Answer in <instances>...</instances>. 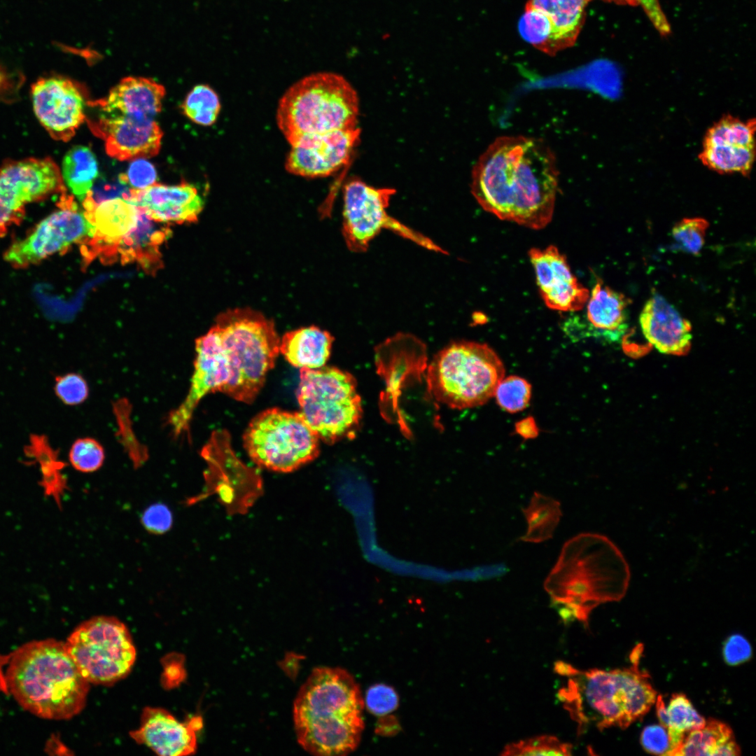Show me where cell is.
I'll return each mask as SVG.
<instances>
[{"instance_id": "obj_34", "label": "cell", "mask_w": 756, "mask_h": 756, "mask_svg": "<svg viewBox=\"0 0 756 756\" xmlns=\"http://www.w3.org/2000/svg\"><path fill=\"white\" fill-rule=\"evenodd\" d=\"M667 732L672 755L688 732L702 727L706 720L698 713L690 699L683 694H673L666 708Z\"/></svg>"}, {"instance_id": "obj_29", "label": "cell", "mask_w": 756, "mask_h": 756, "mask_svg": "<svg viewBox=\"0 0 756 756\" xmlns=\"http://www.w3.org/2000/svg\"><path fill=\"white\" fill-rule=\"evenodd\" d=\"M741 749L732 729L725 723L710 718L705 724L685 734L671 756L739 755Z\"/></svg>"}, {"instance_id": "obj_9", "label": "cell", "mask_w": 756, "mask_h": 756, "mask_svg": "<svg viewBox=\"0 0 756 756\" xmlns=\"http://www.w3.org/2000/svg\"><path fill=\"white\" fill-rule=\"evenodd\" d=\"M297 399L299 413L319 440L332 444L355 435L362 407L349 372L328 366L301 368Z\"/></svg>"}, {"instance_id": "obj_41", "label": "cell", "mask_w": 756, "mask_h": 756, "mask_svg": "<svg viewBox=\"0 0 756 756\" xmlns=\"http://www.w3.org/2000/svg\"><path fill=\"white\" fill-rule=\"evenodd\" d=\"M708 226L701 218H683L673 226L672 237L680 249L696 255L704 246Z\"/></svg>"}, {"instance_id": "obj_5", "label": "cell", "mask_w": 756, "mask_h": 756, "mask_svg": "<svg viewBox=\"0 0 756 756\" xmlns=\"http://www.w3.org/2000/svg\"><path fill=\"white\" fill-rule=\"evenodd\" d=\"M620 566L617 550L606 537L580 533L568 540L544 583L562 620L587 626L598 605L620 598Z\"/></svg>"}, {"instance_id": "obj_7", "label": "cell", "mask_w": 756, "mask_h": 756, "mask_svg": "<svg viewBox=\"0 0 756 756\" xmlns=\"http://www.w3.org/2000/svg\"><path fill=\"white\" fill-rule=\"evenodd\" d=\"M214 326L230 371V380L220 392L252 403L280 353L275 325L255 310L235 308L220 314Z\"/></svg>"}, {"instance_id": "obj_45", "label": "cell", "mask_w": 756, "mask_h": 756, "mask_svg": "<svg viewBox=\"0 0 756 756\" xmlns=\"http://www.w3.org/2000/svg\"><path fill=\"white\" fill-rule=\"evenodd\" d=\"M118 179L132 189L141 190L156 183L157 172L146 158H137L130 164L126 174L119 175Z\"/></svg>"}, {"instance_id": "obj_25", "label": "cell", "mask_w": 756, "mask_h": 756, "mask_svg": "<svg viewBox=\"0 0 756 756\" xmlns=\"http://www.w3.org/2000/svg\"><path fill=\"white\" fill-rule=\"evenodd\" d=\"M164 95V86L153 79L129 76L115 85L99 105L104 114L155 118Z\"/></svg>"}, {"instance_id": "obj_22", "label": "cell", "mask_w": 756, "mask_h": 756, "mask_svg": "<svg viewBox=\"0 0 756 756\" xmlns=\"http://www.w3.org/2000/svg\"><path fill=\"white\" fill-rule=\"evenodd\" d=\"M128 201L154 220L179 223L195 222L204 203L197 188L186 181L175 186L155 183L141 190L132 188Z\"/></svg>"}, {"instance_id": "obj_19", "label": "cell", "mask_w": 756, "mask_h": 756, "mask_svg": "<svg viewBox=\"0 0 756 756\" xmlns=\"http://www.w3.org/2000/svg\"><path fill=\"white\" fill-rule=\"evenodd\" d=\"M90 126L104 140L106 153L118 160L153 157L161 147L162 131L154 118L104 113Z\"/></svg>"}, {"instance_id": "obj_44", "label": "cell", "mask_w": 756, "mask_h": 756, "mask_svg": "<svg viewBox=\"0 0 756 756\" xmlns=\"http://www.w3.org/2000/svg\"><path fill=\"white\" fill-rule=\"evenodd\" d=\"M55 391L65 404L75 405L83 402L88 396V386L79 374L70 373L56 378Z\"/></svg>"}, {"instance_id": "obj_23", "label": "cell", "mask_w": 756, "mask_h": 756, "mask_svg": "<svg viewBox=\"0 0 756 756\" xmlns=\"http://www.w3.org/2000/svg\"><path fill=\"white\" fill-rule=\"evenodd\" d=\"M639 323L645 339L659 352L683 356L689 351L691 324L660 294L654 293L647 300Z\"/></svg>"}, {"instance_id": "obj_26", "label": "cell", "mask_w": 756, "mask_h": 756, "mask_svg": "<svg viewBox=\"0 0 756 756\" xmlns=\"http://www.w3.org/2000/svg\"><path fill=\"white\" fill-rule=\"evenodd\" d=\"M584 318L588 335L617 341L627 329L629 301L622 293L598 281L586 302Z\"/></svg>"}, {"instance_id": "obj_6", "label": "cell", "mask_w": 756, "mask_h": 756, "mask_svg": "<svg viewBox=\"0 0 756 756\" xmlns=\"http://www.w3.org/2000/svg\"><path fill=\"white\" fill-rule=\"evenodd\" d=\"M357 93L342 76L307 75L288 88L276 109L278 127L290 145L313 135L358 127Z\"/></svg>"}, {"instance_id": "obj_16", "label": "cell", "mask_w": 756, "mask_h": 756, "mask_svg": "<svg viewBox=\"0 0 756 756\" xmlns=\"http://www.w3.org/2000/svg\"><path fill=\"white\" fill-rule=\"evenodd\" d=\"M195 350V368L188 393L168 417V424L175 437L188 431L193 412L202 398L210 392H220L230 377L227 359L214 326L197 339Z\"/></svg>"}, {"instance_id": "obj_36", "label": "cell", "mask_w": 756, "mask_h": 756, "mask_svg": "<svg viewBox=\"0 0 756 756\" xmlns=\"http://www.w3.org/2000/svg\"><path fill=\"white\" fill-rule=\"evenodd\" d=\"M755 120L743 121L726 115L706 132L703 141L705 145H731L755 146Z\"/></svg>"}, {"instance_id": "obj_3", "label": "cell", "mask_w": 756, "mask_h": 756, "mask_svg": "<svg viewBox=\"0 0 756 756\" xmlns=\"http://www.w3.org/2000/svg\"><path fill=\"white\" fill-rule=\"evenodd\" d=\"M628 668L579 670L562 661L554 671L566 678L557 697L571 719L578 734L590 726L599 730L627 728L643 718L654 704L657 692L649 675L638 668L639 657H631Z\"/></svg>"}, {"instance_id": "obj_28", "label": "cell", "mask_w": 756, "mask_h": 756, "mask_svg": "<svg viewBox=\"0 0 756 756\" xmlns=\"http://www.w3.org/2000/svg\"><path fill=\"white\" fill-rule=\"evenodd\" d=\"M334 337L318 327H303L286 332L280 339L279 352L293 366L317 369L325 366Z\"/></svg>"}, {"instance_id": "obj_11", "label": "cell", "mask_w": 756, "mask_h": 756, "mask_svg": "<svg viewBox=\"0 0 756 756\" xmlns=\"http://www.w3.org/2000/svg\"><path fill=\"white\" fill-rule=\"evenodd\" d=\"M64 645L89 683L112 685L129 674L136 660V649L128 629L112 616L93 617L82 622Z\"/></svg>"}, {"instance_id": "obj_38", "label": "cell", "mask_w": 756, "mask_h": 756, "mask_svg": "<svg viewBox=\"0 0 756 756\" xmlns=\"http://www.w3.org/2000/svg\"><path fill=\"white\" fill-rule=\"evenodd\" d=\"M217 93L209 85H195L187 94L182 108L185 115L193 122L202 126L214 124L220 111Z\"/></svg>"}, {"instance_id": "obj_52", "label": "cell", "mask_w": 756, "mask_h": 756, "mask_svg": "<svg viewBox=\"0 0 756 756\" xmlns=\"http://www.w3.org/2000/svg\"><path fill=\"white\" fill-rule=\"evenodd\" d=\"M608 1H614V2L617 3V4H628L629 5H633V6L635 5V3L634 2L633 0H608Z\"/></svg>"}, {"instance_id": "obj_32", "label": "cell", "mask_w": 756, "mask_h": 756, "mask_svg": "<svg viewBox=\"0 0 756 756\" xmlns=\"http://www.w3.org/2000/svg\"><path fill=\"white\" fill-rule=\"evenodd\" d=\"M522 512L528 528L520 540L534 543L552 538L562 515L560 503L539 492L533 493L528 505Z\"/></svg>"}, {"instance_id": "obj_15", "label": "cell", "mask_w": 756, "mask_h": 756, "mask_svg": "<svg viewBox=\"0 0 756 756\" xmlns=\"http://www.w3.org/2000/svg\"><path fill=\"white\" fill-rule=\"evenodd\" d=\"M62 206L6 251L4 258L8 262L15 267H27L92 236V225L74 202L67 200Z\"/></svg>"}, {"instance_id": "obj_48", "label": "cell", "mask_w": 756, "mask_h": 756, "mask_svg": "<svg viewBox=\"0 0 756 756\" xmlns=\"http://www.w3.org/2000/svg\"><path fill=\"white\" fill-rule=\"evenodd\" d=\"M640 742L645 751L657 755H667L670 743L667 729L662 724L645 727L640 734Z\"/></svg>"}, {"instance_id": "obj_51", "label": "cell", "mask_w": 756, "mask_h": 756, "mask_svg": "<svg viewBox=\"0 0 756 756\" xmlns=\"http://www.w3.org/2000/svg\"><path fill=\"white\" fill-rule=\"evenodd\" d=\"M654 704L656 705L657 715L659 720L660 724L667 728L668 715L666 706L662 695L659 694L657 696Z\"/></svg>"}, {"instance_id": "obj_43", "label": "cell", "mask_w": 756, "mask_h": 756, "mask_svg": "<svg viewBox=\"0 0 756 756\" xmlns=\"http://www.w3.org/2000/svg\"><path fill=\"white\" fill-rule=\"evenodd\" d=\"M398 701V694L391 687L377 684L368 690L364 705L371 713L382 717L394 711Z\"/></svg>"}, {"instance_id": "obj_14", "label": "cell", "mask_w": 756, "mask_h": 756, "mask_svg": "<svg viewBox=\"0 0 756 756\" xmlns=\"http://www.w3.org/2000/svg\"><path fill=\"white\" fill-rule=\"evenodd\" d=\"M64 190L62 173L50 158H29L0 168V237L22 218L25 205Z\"/></svg>"}, {"instance_id": "obj_18", "label": "cell", "mask_w": 756, "mask_h": 756, "mask_svg": "<svg viewBox=\"0 0 756 756\" xmlns=\"http://www.w3.org/2000/svg\"><path fill=\"white\" fill-rule=\"evenodd\" d=\"M358 127L302 138L290 145L285 168L305 178L330 176L348 164L358 144Z\"/></svg>"}, {"instance_id": "obj_17", "label": "cell", "mask_w": 756, "mask_h": 756, "mask_svg": "<svg viewBox=\"0 0 756 756\" xmlns=\"http://www.w3.org/2000/svg\"><path fill=\"white\" fill-rule=\"evenodd\" d=\"M34 113L56 140L67 141L84 122L85 98L78 85L62 76L41 78L31 88Z\"/></svg>"}, {"instance_id": "obj_50", "label": "cell", "mask_w": 756, "mask_h": 756, "mask_svg": "<svg viewBox=\"0 0 756 756\" xmlns=\"http://www.w3.org/2000/svg\"><path fill=\"white\" fill-rule=\"evenodd\" d=\"M516 431L524 438H532L538 435V429L533 418L528 417L516 424Z\"/></svg>"}, {"instance_id": "obj_33", "label": "cell", "mask_w": 756, "mask_h": 756, "mask_svg": "<svg viewBox=\"0 0 756 756\" xmlns=\"http://www.w3.org/2000/svg\"><path fill=\"white\" fill-rule=\"evenodd\" d=\"M755 156V146L705 145L699 158L704 166L719 174L747 176L750 173Z\"/></svg>"}, {"instance_id": "obj_40", "label": "cell", "mask_w": 756, "mask_h": 756, "mask_svg": "<svg viewBox=\"0 0 756 756\" xmlns=\"http://www.w3.org/2000/svg\"><path fill=\"white\" fill-rule=\"evenodd\" d=\"M494 396L503 410L510 413L517 412L528 405L531 385L522 377L509 376L500 382Z\"/></svg>"}, {"instance_id": "obj_39", "label": "cell", "mask_w": 756, "mask_h": 756, "mask_svg": "<svg viewBox=\"0 0 756 756\" xmlns=\"http://www.w3.org/2000/svg\"><path fill=\"white\" fill-rule=\"evenodd\" d=\"M572 744L564 743L554 736L542 735L521 740L505 746L501 755H572Z\"/></svg>"}, {"instance_id": "obj_13", "label": "cell", "mask_w": 756, "mask_h": 756, "mask_svg": "<svg viewBox=\"0 0 756 756\" xmlns=\"http://www.w3.org/2000/svg\"><path fill=\"white\" fill-rule=\"evenodd\" d=\"M206 462L205 487L202 493L187 504H194L209 496L216 495L229 514L245 512L262 493V481L257 472L242 463L234 454L229 437L224 432L213 433L203 448Z\"/></svg>"}, {"instance_id": "obj_49", "label": "cell", "mask_w": 756, "mask_h": 756, "mask_svg": "<svg viewBox=\"0 0 756 756\" xmlns=\"http://www.w3.org/2000/svg\"><path fill=\"white\" fill-rule=\"evenodd\" d=\"M635 5H640L656 29L662 34L671 32L670 25L663 13L659 0H633Z\"/></svg>"}, {"instance_id": "obj_20", "label": "cell", "mask_w": 756, "mask_h": 756, "mask_svg": "<svg viewBox=\"0 0 756 756\" xmlns=\"http://www.w3.org/2000/svg\"><path fill=\"white\" fill-rule=\"evenodd\" d=\"M528 255L540 293L549 308L565 312L584 308L589 292L578 281L565 256L556 246L533 248Z\"/></svg>"}, {"instance_id": "obj_46", "label": "cell", "mask_w": 756, "mask_h": 756, "mask_svg": "<svg viewBox=\"0 0 756 756\" xmlns=\"http://www.w3.org/2000/svg\"><path fill=\"white\" fill-rule=\"evenodd\" d=\"M141 522L148 532L162 535L172 528L173 516L167 505L156 503L146 508L142 514Z\"/></svg>"}, {"instance_id": "obj_30", "label": "cell", "mask_w": 756, "mask_h": 756, "mask_svg": "<svg viewBox=\"0 0 756 756\" xmlns=\"http://www.w3.org/2000/svg\"><path fill=\"white\" fill-rule=\"evenodd\" d=\"M590 0H529L526 5L545 15L562 49L572 46L581 29Z\"/></svg>"}, {"instance_id": "obj_47", "label": "cell", "mask_w": 756, "mask_h": 756, "mask_svg": "<svg viewBox=\"0 0 756 756\" xmlns=\"http://www.w3.org/2000/svg\"><path fill=\"white\" fill-rule=\"evenodd\" d=\"M752 656L750 642L741 634H732L722 645V657L729 666H738L749 661Z\"/></svg>"}, {"instance_id": "obj_24", "label": "cell", "mask_w": 756, "mask_h": 756, "mask_svg": "<svg viewBox=\"0 0 756 756\" xmlns=\"http://www.w3.org/2000/svg\"><path fill=\"white\" fill-rule=\"evenodd\" d=\"M84 214L93 227L92 236L83 243L86 244L85 254L88 257L103 254L110 258L115 255L120 239L136 227L139 209L130 201L118 197L105 200L92 211Z\"/></svg>"}, {"instance_id": "obj_42", "label": "cell", "mask_w": 756, "mask_h": 756, "mask_svg": "<svg viewBox=\"0 0 756 756\" xmlns=\"http://www.w3.org/2000/svg\"><path fill=\"white\" fill-rule=\"evenodd\" d=\"M104 460L102 447L92 438L77 440L69 451L71 464L76 470L83 472L96 471L102 466Z\"/></svg>"}, {"instance_id": "obj_37", "label": "cell", "mask_w": 756, "mask_h": 756, "mask_svg": "<svg viewBox=\"0 0 756 756\" xmlns=\"http://www.w3.org/2000/svg\"><path fill=\"white\" fill-rule=\"evenodd\" d=\"M518 29L524 39L547 54L553 55L561 50L549 18L528 5Z\"/></svg>"}, {"instance_id": "obj_12", "label": "cell", "mask_w": 756, "mask_h": 756, "mask_svg": "<svg viewBox=\"0 0 756 756\" xmlns=\"http://www.w3.org/2000/svg\"><path fill=\"white\" fill-rule=\"evenodd\" d=\"M395 193L394 189L374 188L358 178L344 186L342 232L347 248L365 252L382 230H390L428 250L447 254L430 239L388 215L386 209Z\"/></svg>"}, {"instance_id": "obj_8", "label": "cell", "mask_w": 756, "mask_h": 756, "mask_svg": "<svg viewBox=\"0 0 756 756\" xmlns=\"http://www.w3.org/2000/svg\"><path fill=\"white\" fill-rule=\"evenodd\" d=\"M505 368L487 344L455 342L434 357L428 372V388L439 402L454 409L482 405L494 396Z\"/></svg>"}, {"instance_id": "obj_1", "label": "cell", "mask_w": 756, "mask_h": 756, "mask_svg": "<svg viewBox=\"0 0 756 756\" xmlns=\"http://www.w3.org/2000/svg\"><path fill=\"white\" fill-rule=\"evenodd\" d=\"M558 175L554 155L543 141L500 136L474 166L471 192L498 218L541 229L552 218Z\"/></svg>"}, {"instance_id": "obj_31", "label": "cell", "mask_w": 756, "mask_h": 756, "mask_svg": "<svg viewBox=\"0 0 756 756\" xmlns=\"http://www.w3.org/2000/svg\"><path fill=\"white\" fill-rule=\"evenodd\" d=\"M62 172L68 188L83 201L99 176L98 163L90 148L76 146L65 155Z\"/></svg>"}, {"instance_id": "obj_35", "label": "cell", "mask_w": 756, "mask_h": 756, "mask_svg": "<svg viewBox=\"0 0 756 756\" xmlns=\"http://www.w3.org/2000/svg\"><path fill=\"white\" fill-rule=\"evenodd\" d=\"M26 455L34 458L40 464L46 491L59 500L66 488V480L61 473L64 464L58 458L44 435H33L26 447Z\"/></svg>"}, {"instance_id": "obj_10", "label": "cell", "mask_w": 756, "mask_h": 756, "mask_svg": "<svg viewBox=\"0 0 756 756\" xmlns=\"http://www.w3.org/2000/svg\"><path fill=\"white\" fill-rule=\"evenodd\" d=\"M319 438L299 412L273 407L255 416L243 435L248 456L259 467L294 471L319 454Z\"/></svg>"}, {"instance_id": "obj_4", "label": "cell", "mask_w": 756, "mask_h": 756, "mask_svg": "<svg viewBox=\"0 0 756 756\" xmlns=\"http://www.w3.org/2000/svg\"><path fill=\"white\" fill-rule=\"evenodd\" d=\"M6 683L24 710L52 720H69L81 712L90 689L64 642L53 638L18 648L8 663Z\"/></svg>"}, {"instance_id": "obj_27", "label": "cell", "mask_w": 756, "mask_h": 756, "mask_svg": "<svg viewBox=\"0 0 756 756\" xmlns=\"http://www.w3.org/2000/svg\"><path fill=\"white\" fill-rule=\"evenodd\" d=\"M170 234L166 223L150 218L139 209L136 227L118 243L115 255L123 263L135 261L147 272H155L161 265L159 246Z\"/></svg>"}, {"instance_id": "obj_2", "label": "cell", "mask_w": 756, "mask_h": 756, "mask_svg": "<svg viewBox=\"0 0 756 756\" xmlns=\"http://www.w3.org/2000/svg\"><path fill=\"white\" fill-rule=\"evenodd\" d=\"M364 701L353 676L340 668H316L293 706L300 745L321 756L343 755L358 747L364 729Z\"/></svg>"}, {"instance_id": "obj_21", "label": "cell", "mask_w": 756, "mask_h": 756, "mask_svg": "<svg viewBox=\"0 0 756 756\" xmlns=\"http://www.w3.org/2000/svg\"><path fill=\"white\" fill-rule=\"evenodd\" d=\"M202 724L200 716L181 722L164 708L146 707L140 726L131 732L130 736L137 743L146 746L159 755H188L196 751L197 734Z\"/></svg>"}]
</instances>
